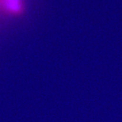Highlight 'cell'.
<instances>
[{"instance_id": "1", "label": "cell", "mask_w": 122, "mask_h": 122, "mask_svg": "<svg viewBox=\"0 0 122 122\" xmlns=\"http://www.w3.org/2000/svg\"><path fill=\"white\" fill-rule=\"evenodd\" d=\"M5 8L12 12H18L21 9V4L20 0H5Z\"/></svg>"}]
</instances>
